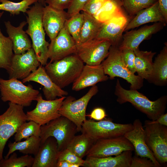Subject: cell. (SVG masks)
Returning a JSON list of instances; mask_svg holds the SVG:
<instances>
[{
	"instance_id": "ffe728a7",
	"label": "cell",
	"mask_w": 167,
	"mask_h": 167,
	"mask_svg": "<svg viewBox=\"0 0 167 167\" xmlns=\"http://www.w3.org/2000/svg\"><path fill=\"white\" fill-rule=\"evenodd\" d=\"M165 26L164 24L158 22L137 30L127 31L122 36V41L118 47L120 49L128 48L134 50L137 49L142 41L150 38L152 35L160 31Z\"/></svg>"
},
{
	"instance_id": "9a60e30c",
	"label": "cell",
	"mask_w": 167,
	"mask_h": 167,
	"mask_svg": "<svg viewBox=\"0 0 167 167\" xmlns=\"http://www.w3.org/2000/svg\"><path fill=\"white\" fill-rule=\"evenodd\" d=\"M130 18L122 8L111 19L103 24L96 39L107 40L110 42L112 46H118L123 33Z\"/></svg>"
},
{
	"instance_id": "e575fe53",
	"label": "cell",
	"mask_w": 167,
	"mask_h": 167,
	"mask_svg": "<svg viewBox=\"0 0 167 167\" xmlns=\"http://www.w3.org/2000/svg\"><path fill=\"white\" fill-rule=\"evenodd\" d=\"M40 134L41 126L33 121H29L20 126L15 133L14 139L15 141L18 142L32 136L40 137Z\"/></svg>"
},
{
	"instance_id": "681fc988",
	"label": "cell",
	"mask_w": 167,
	"mask_h": 167,
	"mask_svg": "<svg viewBox=\"0 0 167 167\" xmlns=\"http://www.w3.org/2000/svg\"><path fill=\"white\" fill-rule=\"evenodd\" d=\"M80 166L76 164H71L70 167H79Z\"/></svg>"
},
{
	"instance_id": "9c48e42d",
	"label": "cell",
	"mask_w": 167,
	"mask_h": 167,
	"mask_svg": "<svg viewBox=\"0 0 167 167\" xmlns=\"http://www.w3.org/2000/svg\"><path fill=\"white\" fill-rule=\"evenodd\" d=\"M132 128L131 123H117L106 120L95 121L86 119L82 124L81 131L96 141L123 136Z\"/></svg>"
},
{
	"instance_id": "e0dca14e",
	"label": "cell",
	"mask_w": 167,
	"mask_h": 167,
	"mask_svg": "<svg viewBox=\"0 0 167 167\" xmlns=\"http://www.w3.org/2000/svg\"><path fill=\"white\" fill-rule=\"evenodd\" d=\"M132 124V129L124 136L133 145L137 156L149 159L156 167H161L146 143L145 130L140 120L135 119Z\"/></svg>"
},
{
	"instance_id": "83f0119b",
	"label": "cell",
	"mask_w": 167,
	"mask_h": 167,
	"mask_svg": "<svg viewBox=\"0 0 167 167\" xmlns=\"http://www.w3.org/2000/svg\"><path fill=\"white\" fill-rule=\"evenodd\" d=\"M41 145L40 137L36 136H32L23 141L10 142L8 144L9 150L4 158H8L12 153L16 151L24 154H32L35 156Z\"/></svg>"
},
{
	"instance_id": "603a6c76",
	"label": "cell",
	"mask_w": 167,
	"mask_h": 167,
	"mask_svg": "<svg viewBox=\"0 0 167 167\" xmlns=\"http://www.w3.org/2000/svg\"><path fill=\"white\" fill-rule=\"evenodd\" d=\"M4 23L6 32L12 43L14 54H24L32 48L31 41L23 30L27 24V21H22L17 27L12 25L9 21L5 22Z\"/></svg>"
},
{
	"instance_id": "52a82bcc",
	"label": "cell",
	"mask_w": 167,
	"mask_h": 167,
	"mask_svg": "<svg viewBox=\"0 0 167 167\" xmlns=\"http://www.w3.org/2000/svg\"><path fill=\"white\" fill-rule=\"evenodd\" d=\"M23 109L21 105L9 102L8 108L0 115V160L3 158L4 149L8 140L27 121Z\"/></svg>"
},
{
	"instance_id": "cb8c5ba5",
	"label": "cell",
	"mask_w": 167,
	"mask_h": 167,
	"mask_svg": "<svg viewBox=\"0 0 167 167\" xmlns=\"http://www.w3.org/2000/svg\"><path fill=\"white\" fill-rule=\"evenodd\" d=\"M86 156L83 167H130L132 157V151H125L114 157Z\"/></svg>"
},
{
	"instance_id": "3957f363",
	"label": "cell",
	"mask_w": 167,
	"mask_h": 167,
	"mask_svg": "<svg viewBox=\"0 0 167 167\" xmlns=\"http://www.w3.org/2000/svg\"><path fill=\"white\" fill-rule=\"evenodd\" d=\"M84 62L75 54L49 62L44 66L52 81L62 89L73 83L79 77L84 66Z\"/></svg>"
},
{
	"instance_id": "b9f144b4",
	"label": "cell",
	"mask_w": 167,
	"mask_h": 167,
	"mask_svg": "<svg viewBox=\"0 0 167 167\" xmlns=\"http://www.w3.org/2000/svg\"><path fill=\"white\" fill-rule=\"evenodd\" d=\"M130 167H156L149 159L138 156L132 157Z\"/></svg>"
},
{
	"instance_id": "d590c367",
	"label": "cell",
	"mask_w": 167,
	"mask_h": 167,
	"mask_svg": "<svg viewBox=\"0 0 167 167\" xmlns=\"http://www.w3.org/2000/svg\"><path fill=\"white\" fill-rule=\"evenodd\" d=\"M7 159L0 160V167H32L34 157L29 155L18 157L14 152Z\"/></svg>"
},
{
	"instance_id": "ac0fdd59",
	"label": "cell",
	"mask_w": 167,
	"mask_h": 167,
	"mask_svg": "<svg viewBox=\"0 0 167 167\" xmlns=\"http://www.w3.org/2000/svg\"><path fill=\"white\" fill-rule=\"evenodd\" d=\"M30 81L37 82L43 86L42 91L47 100H53L57 97H62L68 95V92L58 87L47 74L44 66L41 65L26 78L22 80L25 83Z\"/></svg>"
},
{
	"instance_id": "bcb514c9",
	"label": "cell",
	"mask_w": 167,
	"mask_h": 167,
	"mask_svg": "<svg viewBox=\"0 0 167 167\" xmlns=\"http://www.w3.org/2000/svg\"><path fill=\"white\" fill-rule=\"evenodd\" d=\"M160 11L167 21V0H158Z\"/></svg>"
},
{
	"instance_id": "6da1fadb",
	"label": "cell",
	"mask_w": 167,
	"mask_h": 167,
	"mask_svg": "<svg viewBox=\"0 0 167 167\" xmlns=\"http://www.w3.org/2000/svg\"><path fill=\"white\" fill-rule=\"evenodd\" d=\"M114 93L119 103H131L151 120H156L164 113L167 101L166 96H163L155 101H151L137 90H128L124 88L118 79Z\"/></svg>"
},
{
	"instance_id": "836d02e7",
	"label": "cell",
	"mask_w": 167,
	"mask_h": 167,
	"mask_svg": "<svg viewBox=\"0 0 167 167\" xmlns=\"http://www.w3.org/2000/svg\"><path fill=\"white\" fill-rule=\"evenodd\" d=\"M83 13H77L68 18L64 26L73 37L76 45L79 44L80 34L84 21Z\"/></svg>"
},
{
	"instance_id": "1f68e13d",
	"label": "cell",
	"mask_w": 167,
	"mask_h": 167,
	"mask_svg": "<svg viewBox=\"0 0 167 167\" xmlns=\"http://www.w3.org/2000/svg\"><path fill=\"white\" fill-rule=\"evenodd\" d=\"M3 13V11L0 12V19ZM14 54L11 40L3 34L0 28V68L8 71Z\"/></svg>"
},
{
	"instance_id": "44dd1931",
	"label": "cell",
	"mask_w": 167,
	"mask_h": 167,
	"mask_svg": "<svg viewBox=\"0 0 167 167\" xmlns=\"http://www.w3.org/2000/svg\"><path fill=\"white\" fill-rule=\"evenodd\" d=\"M60 153L56 140L48 137L41 144L32 167H57Z\"/></svg>"
},
{
	"instance_id": "8d00e7d4",
	"label": "cell",
	"mask_w": 167,
	"mask_h": 167,
	"mask_svg": "<svg viewBox=\"0 0 167 167\" xmlns=\"http://www.w3.org/2000/svg\"><path fill=\"white\" fill-rule=\"evenodd\" d=\"M158 0H123L122 6L130 17L139 11L153 5Z\"/></svg>"
},
{
	"instance_id": "c3c4849f",
	"label": "cell",
	"mask_w": 167,
	"mask_h": 167,
	"mask_svg": "<svg viewBox=\"0 0 167 167\" xmlns=\"http://www.w3.org/2000/svg\"><path fill=\"white\" fill-rule=\"evenodd\" d=\"M37 2L41 4L44 6L46 5L45 0H37Z\"/></svg>"
},
{
	"instance_id": "4316f807",
	"label": "cell",
	"mask_w": 167,
	"mask_h": 167,
	"mask_svg": "<svg viewBox=\"0 0 167 167\" xmlns=\"http://www.w3.org/2000/svg\"><path fill=\"white\" fill-rule=\"evenodd\" d=\"M135 55L134 64L138 75L143 79L148 80L152 71V58L156 52L140 50L139 48L134 50Z\"/></svg>"
},
{
	"instance_id": "7402d4cb",
	"label": "cell",
	"mask_w": 167,
	"mask_h": 167,
	"mask_svg": "<svg viewBox=\"0 0 167 167\" xmlns=\"http://www.w3.org/2000/svg\"><path fill=\"white\" fill-rule=\"evenodd\" d=\"M109 78L105 74L101 64L95 66L86 64L79 77L73 83L72 89L78 91L93 86L99 82L106 81Z\"/></svg>"
},
{
	"instance_id": "ba28073f",
	"label": "cell",
	"mask_w": 167,
	"mask_h": 167,
	"mask_svg": "<svg viewBox=\"0 0 167 167\" xmlns=\"http://www.w3.org/2000/svg\"><path fill=\"white\" fill-rule=\"evenodd\" d=\"M98 91V87L95 85L78 100H75V98L70 96L63 101L59 110V113L75 125L78 132L81 131L82 124L86 120V110L89 102Z\"/></svg>"
},
{
	"instance_id": "4fadbf2b",
	"label": "cell",
	"mask_w": 167,
	"mask_h": 167,
	"mask_svg": "<svg viewBox=\"0 0 167 167\" xmlns=\"http://www.w3.org/2000/svg\"><path fill=\"white\" fill-rule=\"evenodd\" d=\"M134 150L133 145L124 135L97 140L86 156L103 157L116 156L126 151Z\"/></svg>"
},
{
	"instance_id": "ab89813d",
	"label": "cell",
	"mask_w": 167,
	"mask_h": 167,
	"mask_svg": "<svg viewBox=\"0 0 167 167\" xmlns=\"http://www.w3.org/2000/svg\"><path fill=\"white\" fill-rule=\"evenodd\" d=\"M106 0H89L82 11L93 16L102 6Z\"/></svg>"
},
{
	"instance_id": "4dcf8cb0",
	"label": "cell",
	"mask_w": 167,
	"mask_h": 167,
	"mask_svg": "<svg viewBox=\"0 0 167 167\" xmlns=\"http://www.w3.org/2000/svg\"><path fill=\"white\" fill-rule=\"evenodd\" d=\"M122 5L120 0H106L93 16L99 22L105 23L116 15L122 8Z\"/></svg>"
},
{
	"instance_id": "f546056e",
	"label": "cell",
	"mask_w": 167,
	"mask_h": 167,
	"mask_svg": "<svg viewBox=\"0 0 167 167\" xmlns=\"http://www.w3.org/2000/svg\"><path fill=\"white\" fill-rule=\"evenodd\" d=\"M96 141L86 134L75 135L71 140L66 148L79 158L83 159Z\"/></svg>"
},
{
	"instance_id": "d4e9b609",
	"label": "cell",
	"mask_w": 167,
	"mask_h": 167,
	"mask_svg": "<svg viewBox=\"0 0 167 167\" xmlns=\"http://www.w3.org/2000/svg\"><path fill=\"white\" fill-rule=\"evenodd\" d=\"M161 22L166 25L167 21L160 9L158 1L151 6L138 12L129 22L124 31L150 22Z\"/></svg>"
},
{
	"instance_id": "60d3db41",
	"label": "cell",
	"mask_w": 167,
	"mask_h": 167,
	"mask_svg": "<svg viewBox=\"0 0 167 167\" xmlns=\"http://www.w3.org/2000/svg\"><path fill=\"white\" fill-rule=\"evenodd\" d=\"M89 0H73L66 12L68 18L80 12Z\"/></svg>"
},
{
	"instance_id": "f907efd6",
	"label": "cell",
	"mask_w": 167,
	"mask_h": 167,
	"mask_svg": "<svg viewBox=\"0 0 167 167\" xmlns=\"http://www.w3.org/2000/svg\"><path fill=\"white\" fill-rule=\"evenodd\" d=\"M120 0L122 2L123 1V0Z\"/></svg>"
},
{
	"instance_id": "7bdbcfd3",
	"label": "cell",
	"mask_w": 167,
	"mask_h": 167,
	"mask_svg": "<svg viewBox=\"0 0 167 167\" xmlns=\"http://www.w3.org/2000/svg\"><path fill=\"white\" fill-rule=\"evenodd\" d=\"M73 0H45L48 5L55 9L65 10L68 9Z\"/></svg>"
},
{
	"instance_id": "ee69618b",
	"label": "cell",
	"mask_w": 167,
	"mask_h": 167,
	"mask_svg": "<svg viewBox=\"0 0 167 167\" xmlns=\"http://www.w3.org/2000/svg\"><path fill=\"white\" fill-rule=\"evenodd\" d=\"M107 115L105 110L100 107L94 109L88 115L91 119L97 121H100L105 118Z\"/></svg>"
},
{
	"instance_id": "d6a6232c",
	"label": "cell",
	"mask_w": 167,
	"mask_h": 167,
	"mask_svg": "<svg viewBox=\"0 0 167 167\" xmlns=\"http://www.w3.org/2000/svg\"><path fill=\"white\" fill-rule=\"evenodd\" d=\"M36 2L37 0H22L19 2L0 0V10L8 12L13 15H18L20 12L26 13L30 8V6Z\"/></svg>"
},
{
	"instance_id": "d6986e66",
	"label": "cell",
	"mask_w": 167,
	"mask_h": 167,
	"mask_svg": "<svg viewBox=\"0 0 167 167\" xmlns=\"http://www.w3.org/2000/svg\"><path fill=\"white\" fill-rule=\"evenodd\" d=\"M68 17L66 12L46 5L43 8L42 22L50 40L55 38L63 28Z\"/></svg>"
},
{
	"instance_id": "7c38bea8",
	"label": "cell",
	"mask_w": 167,
	"mask_h": 167,
	"mask_svg": "<svg viewBox=\"0 0 167 167\" xmlns=\"http://www.w3.org/2000/svg\"><path fill=\"white\" fill-rule=\"evenodd\" d=\"M66 97L45 100L40 93L36 100L37 103L35 108L26 113L27 120L33 121L41 126L59 118L61 116L59 109Z\"/></svg>"
},
{
	"instance_id": "277c9868",
	"label": "cell",
	"mask_w": 167,
	"mask_h": 167,
	"mask_svg": "<svg viewBox=\"0 0 167 167\" xmlns=\"http://www.w3.org/2000/svg\"><path fill=\"white\" fill-rule=\"evenodd\" d=\"M106 58L101 63L105 74L110 79L122 78L131 84L130 89L138 90L143 85V79L132 73L124 62L122 53L118 46H111Z\"/></svg>"
},
{
	"instance_id": "74e56055",
	"label": "cell",
	"mask_w": 167,
	"mask_h": 167,
	"mask_svg": "<svg viewBox=\"0 0 167 167\" xmlns=\"http://www.w3.org/2000/svg\"><path fill=\"white\" fill-rule=\"evenodd\" d=\"M120 50L125 65L131 72L135 74L136 71L134 64L135 55L134 50L128 48Z\"/></svg>"
},
{
	"instance_id": "7a4b0ae2",
	"label": "cell",
	"mask_w": 167,
	"mask_h": 167,
	"mask_svg": "<svg viewBox=\"0 0 167 167\" xmlns=\"http://www.w3.org/2000/svg\"><path fill=\"white\" fill-rule=\"evenodd\" d=\"M44 6L36 2L26 12L28 24L25 31L31 37L32 48L41 64L45 66L47 63V56L49 44L45 40V33L42 22Z\"/></svg>"
},
{
	"instance_id": "5b68a950",
	"label": "cell",
	"mask_w": 167,
	"mask_h": 167,
	"mask_svg": "<svg viewBox=\"0 0 167 167\" xmlns=\"http://www.w3.org/2000/svg\"><path fill=\"white\" fill-rule=\"evenodd\" d=\"M0 92L3 101H9L23 107L30 106L40 94L31 85H25L13 78L6 80L0 78Z\"/></svg>"
},
{
	"instance_id": "f6af8a7d",
	"label": "cell",
	"mask_w": 167,
	"mask_h": 167,
	"mask_svg": "<svg viewBox=\"0 0 167 167\" xmlns=\"http://www.w3.org/2000/svg\"><path fill=\"white\" fill-rule=\"evenodd\" d=\"M145 123L148 124H159L167 126V113H164L161 115L155 120H146Z\"/></svg>"
},
{
	"instance_id": "8992f818",
	"label": "cell",
	"mask_w": 167,
	"mask_h": 167,
	"mask_svg": "<svg viewBox=\"0 0 167 167\" xmlns=\"http://www.w3.org/2000/svg\"><path fill=\"white\" fill-rule=\"evenodd\" d=\"M78 132L76 126L66 118L61 116L41 126V144L49 137L56 140L59 152L66 149Z\"/></svg>"
},
{
	"instance_id": "8fae6325",
	"label": "cell",
	"mask_w": 167,
	"mask_h": 167,
	"mask_svg": "<svg viewBox=\"0 0 167 167\" xmlns=\"http://www.w3.org/2000/svg\"><path fill=\"white\" fill-rule=\"evenodd\" d=\"M110 42L106 40L95 39L76 45L75 54L86 64H100L108 56Z\"/></svg>"
},
{
	"instance_id": "484cf974",
	"label": "cell",
	"mask_w": 167,
	"mask_h": 167,
	"mask_svg": "<svg viewBox=\"0 0 167 167\" xmlns=\"http://www.w3.org/2000/svg\"><path fill=\"white\" fill-rule=\"evenodd\" d=\"M148 81L159 86L167 83V45L165 46L155 58L151 75Z\"/></svg>"
},
{
	"instance_id": "f1b7e54d",
	"label": "cell",
	"mask_w": 167,
	"mask_h": 167,
	"mask_svg": "<svg viewBox=\"0 0 167 167\" xmlns=\"http://www.w3.org/2000/svg\"><path fill=\"white\" fill-rule=\"evenodd\" d=\"M83 13L84 19L80 34L79 44L96 39L103 24L99 22L93 16L83 11Z\"/></svg>"
},
{
	"instance_id": "30bf717a",
	"label": "cell",
	"mask_w": 167,
	"mask_h": 167,
	"mask_svg": "<svg viewBox=\"0 0 167 167\" xmlns=\"http://www.w3.org/2000/svg\"><path fill=\"white\" fill-rule=\"evenodd\" d=\"M147 145L161 165L167 162V127L159 124L145 123Z\"/></svg>"
},
{
	"instance_id": "7dc6e473",
	"label": "cell",
	"mask_w": 167,
	"mask_h": 167,
	"mask_svg": "<svg viewBox=\"0 0 167 167\" xmlns=\"http://www.w3.org/2000/svg\"><path fill=\"white\" fill-rule=\"evenodd\" d=\"M71 164L65 160H59L58 161L57 167H70Z\"/></svg>"
},
{
	"instance_id": "5bb4252c",
	"label": "cell",
	"mask_w": 167,
	"mask_h": 167,
	"mask_svg": "<svg viewBox=\"0 0 167 167\" xmlns=\"http://www.w3.org/2000/svg\"><path fill=\"white\" fill-rule=\"evenodd\" d=\"M41 65L32 48L24 54H14L7 72L9 79L22 80L36 70Z\"/></svg>"
},
{
	"instance_id": "f35d334b",
	"label": "cell",
	"mask_w": 167,
	"mask_h": 167,
	"mask_svg": "<svg viewBox=\"0 0 167 167\" xmlns=\"http://www.w3.org/2000/svg\"><path fill=\"white\" fill-rule=\"evenodd\" d=\"M59 160H65L70 164H78L80 166H83L84 162V160L77 156L66 148L60 152L58 159Z\"/></svg>"
},
{
	"instance_id": "2e32d148",
	"label": "cell",
	"mask_w": 167,
	"mask_h": 167,
	"mask_svg": "<svg viewBox=\"0 0 167 167\" xmlns=\"http://www.w3.org/2000/svg\"><path fill=\"white\" fill-rule=\"evenodd\" d=\"M76 45L64 26L57 36L51 40L48 47L47 56L50 62L61 59L75 54Z\"/></svg>"
}]
</instances>
